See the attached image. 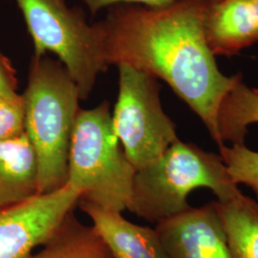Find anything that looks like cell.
I'll return each mask as SVG.
<instances>
[{
    "label": "cell",
    "instance_id": "obj_1",
    "mask_svg": "<svg viewBox=\"0 0 258 258\" xmlns=\"http://www.w3.org/2000/svg\"><path fill=\"white\" fill-rule=\"evenodd\" d=\"M208 0H180L162 8L109 7L100 21L107 64H127L165 81L223 146L218 114L241 75L222 74L204 33Z\"/></svg>",
    "mask_w": 258,
    "mask_h": 258
},
{
    "label": "cell",
    "instance_id": "obj_2",
    "mask_svg": "<svg viewBox=\"0 0 258 258\" xmlns=\"http://www.w3.org/2000/svg\"><path fill=\"white\" fill-rule=\"evenodd\" d=\"M25 133L37 156L39 194L67 184L68 156L80 111L77 84L60 61L34 56L22 94Z\"/></svg>",
    "mask_w": 258,
    "mask_h": 258
},
{
    "label": "cell",
    "instance_id": "obj_3",
    "mask_svg": "<svg viewBox=\"0 0 258 258\" xmlns=\"http://www.w3.org/2000/svg\"><path fill=\"white\" fill-rule=\"evenodd\" d=\"M198 187L212 189L219 202L241 194L220 155L178 140L156 160L136 170L127 210L158 224L190 209L187 196Z\"/></svg>",
    "mask_w": 258,
    "mask_h": 258
},
{
    "label": "cell",
    "instance_id": "obj_4",
    "mask_svg": "<svg viewBox=\"0 0 258 258\" xmlns=\"http://www.w3.org/2000/svg\"><path fill=\"white\" fill-rule=\"evenodd\" d=\"M136 168L115 134L108 102L80 109L71 137L67 184L80 200L102 209H128Z\"/></svg>",
    "mask_w": 258,
    "mask_h": 258
},
{
    "label": "cell",
    "instance_id": "obj_5",
    "mask_svg": "<svg viewBox=\"0 0 258 258\" xmlns=\"http://www.w3.org/2000/svg\"><path fill=\"white\" fill-rule=\"evenodd\" d=\"M32 37L36 57L46 52L57 55L73 79L81 100L92 92L98 76L107 64L100 22L89 25L83 10L65 0H16Z\"/></svg>",
    "mask_w": 258,
    "mask_h": 258
},
{
    "label": "cell",
    "instance_id": "obj_6",
    "mask_svg": "<svg viewBox=\"0 0 258 258\" xmlns=\"http://www.w3.org/2000/svg\"><path fill=\"white\" fill-rule=\"evenodd\" d=\"M119 68V94L112 114L115 134L138 170L161 156L179 138L163 110L156 78L127 64Z\"/></svg>",
    "mask_w": 258,
    "mask_h": 258
},
{
    "label": "cell",
    "instance_id": "obj_7",
    "mask_svg": "<svg viewBox=\"0 0 258 258\" xmlns=\"http://www.w3.org/2000/svg\"><path fill=\"white\" fill-rule=\"evenodd\" d=\"M80 194L66 184L0 212V258H25L46 244L74 211Z\"/></svg>",
    "mask_w": 258,
    "mask_h": 258
},
{
    "label": "cell",
    "instance_id": "obj_8",
    "mask_svg": "<svg viewBox=\"0 0 258 258\" xmlns=\"http://www.w3.org/2000/svg\"><path fill=\"white\" fill-rule=\"evenodd\" d=\"M167 258H232L215 202L156 224Z\"/></svg>",
    "mask_w": 258,
    "mask_h": 258
},
{
    "label": "cell",
    "instance_id": "obj_9",
    "mask_svg": "<svg viewBox=\"0 0 258 258\" xmlns=\"http://www.w3.org/2000/svg\"><path fill=\"white\" fill-rule=\"evenodd\" d=\"M203 26L213 55H235L258 41V3L246 0L207 1Z\"/></svg>",
    "mask_w": 258,
    "mask_h": 258
},
{
    "label": "cell",
    "instance_id": "obj_10",
    "mask_svg": "<svg viewBox=\"0 0 258 258\" xmlns=\"http://www.w3.org/2000/svg\"><path fill=\"white\" fill-rule=\"evenodd\" d=\"M78 204L114 257L167 258L154 229L126 220L121 212L107 211L83 200Z\"/></svg>",
    "mask_w": 258,
    "mask_h": 258
},
{
    "label": "cell",
    "instance_id": "obj_11",
    "mask_svg": "<svg viewBox=\"0 0 258 258\" xmlns=\"http://www.w3.org/2000/svg\"><path fill=\"white\" fill-rule=\"evenodd\" d=\"M37 195V156L26 133L0 142V212Z\"/></svg>",
    "mask_w": 258,
    "mask_h": 258
},
{
    "label": "cell",
    "instance_id": "obj_12",
    "mask_svg": "<svg viewBox=\"0 0 258 258\" xmlns=\"http://www.w3.org/2000/svg\"><path fill=\"white\" fill-rule=\"evenodd\" d=\"M232 258H258V205L242 194L215 202Z\"/></svg>",
    "mask_w": 258,
    "mask_h": 258
},
{
    "label": "cell",
    "instance_id": "obj_13",
    "mask_svg": "<svg viewBox=\"0 0 258 258\" xmlns=\"http://www.w3.org/2000/svg\"><path fill=\"white\" fill-rule=\"evenodd\" d=\"M25 258H115L93 226L71 212L51 239L37 253Z\"/></svg>",
    "mask_w": 258,
    "mask_h": 258
},
{
    "label": "cell",
    "instance_id": "obj_14",
    "mask_svg": "<svg viewBox=\"0 0 258 258\" xmlns=\"http://www.w3.org/2000/svg\"><path fill=\"white\" fill-rule=\"evenodd\" d=\"M258 122V90L249 87L242 77L227 94L218 114L222 145H244L248 126Z\"/></svg>",
    "mask_w": 258,
    "mask_h": 258
},
{
    "label": "cell",
    "instance_id": "obj_15",
    "mask_svg": "<svg viewBox=\"0 0 258 258\" xmlns=\"http://www.w3.org/2000/svg\"><path fill=\"white\" fill-rule=\"evenodd\" d=\"M220 156L234 184L250 187L256 196L258 205V152L244 145H225L219 147Z\"/></svg>",
    "mask_w": 258,
    "mask_h": 258
},
{
    "label": "cell",
    "instance_id": "obj_16",
    "mask_svg": "<svg viewBox=\"0 0 258 258\" xmlns=\"http://www.w3.org/2000/svg\"><path fill=\"white\" fill-rule=\"evenodd\" d=\"M25 132V114L22 95L16 99L0 97V142Z\"/></svg>",
    "mask_w": 258,
    "mask_h": 258
},
{
    "label": "cell",
    "instance_id": "obj_17",
    "mask_svg": "<svg viewBox=\"0 0 258 258\" xmlns=\"http://www.w3.org/2000/svg\"><path fill=\"white\" fill-rule=\"evenodd\" d=\"M16 71L6 56L0 55V97L7 99L19 98Z\"/></svg>",
    "mask_w": 258,
    "mask_h": 258
},
{
    "label": "cell",
    "instance_id": "obj_18",
    "mask_svg": "<svg viewBox=\"0 0 258 258\" xmlns=\"http://www.w3.org/2000/svg\"><path fill=\"white\" fill-rule=\"evenodd\" d=\"M88 6L92 16H95L100 10L111 7L117 4H137L144 5L149 8H162L173 4L180 0H83ZM213 1V0H208Z\"/></svg>",
    "mask_w": 258,
    "mask_h": 258
},
{
    "label": "cell",
    "instance_id": "obj_19",
    "mask_svg": "<svg viewBox=\"0 0 258 258\" xmlns=\"http://www.w3.org/2000/svg\"><path fill=\"white\" fill-rule=\"evenodd\" d=\"M246 1H249V2H254V3H258V0H246Z\"/></svg>",
    "mask_w": 258,
    "mask_h": 258
}]
</instances>
